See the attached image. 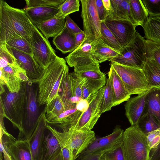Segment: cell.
Instances as JSON below:
<instances>
[{
  "instance_id": "36",
  "label": "cell",
  "mask_w": 160,
  "mask_h": 160,
  "mask_svg": "<svg viewBox=\"0 0 160 160\" xmlns=\"http://www.w3.org/2000/svg\"><path fill=\"white\" fill-rule=\"evenodd\" d=\"M106 81V77L98 80L86 78L82 88V99L87 100L105 86Z\"/></svg>"
},
{
  "instance_id": "46",
  "label": "cell",
  "mask_w": 160,
  "mask_h": 160,
  "mask_svg": "<svg viewBox=\"0 0 160 160\" xmlns=\"http://www.w3.org/2000/svg\"><path fill=\"white\" fill-rule=\"evenodd\" d=\"M149 17L160 16V0H143Z\"/></svg>"
},
{
  "instance_id": "15",
  "label": "cell",
  "mask_w": 160,
  "mask_h": 160,
  "mask_svg": "<svg viewBox=\"0 0 160 160\" xmlns=\"http://www.w3.org/2000/svg\"><path fill=\"white\" fill-rule=\"evenodd\" d=\"M62 131L66 134L70 142L73 160L78 158L96 138L94 132L92 130L84 131L68 128Z\"/></svg>"
},
{
  "instance_id": "48",
  "label": "cell",
  "mask_w": 160,
  "mask_h": 160,
  "mask_svg": "<svg viewBox=\"0 0 160 160\" xmlns=\"http://www.w3.org/2000/svg\"><path fill=\"white\" fill-rule=\"evenodd\" d=\"M96 8L99 18L101 21H104L109 14L104 8L102 0H95Z\"/></svg>"
},
{
  "instance_id": "6",
  "label": "cell",
  "mask_w": 160,
  "mask_h": 160,
  "mask_svg": "<svg viewBox=\"0 0 160 160\" xmlns=\"http://www.w3.org/2000/svg\"><path fill=\"white\" fill-rule=\"evenodd\" d=\"M146 54V39L136 32L133 38L116 57L109 61L111 62L142 69Z\"/></svg>"
},
{
  "instance_id": "21",
  "label": "cell",
  "mask_w": 160,
  "mask_h": 160,
  "mask_svg": "<svg viewBox=\"0 0 160 160\" xmlns=\"http://www.w3.org/2000/svg\"><path fill=\"white\" fill-rule=\"evenodd\" d=\"M108 75L114 97V106L128 100L131 95L126 90L121 78L111 65Z\"/></svg>"
},
{
  "instance_id": "9",
  "label": "cell",
  "mask_w": 160,
  "mask_h": 160,
  "mask_svg": "<svg viewBox=\"0 0 160 160\" xmlns=\"http://www.w3.org/2000/svg\"><path fill=\"white\" fill-rule=\"evenodd\" d=\"M0 154L3 160H32L29 141L19 140L1 129Z\"/></svg>"
},
{
  "instance_id": "53",
  "label": "cell",
  "mask_w": 160,
  "mask_h": 160,
  "mask_svg": "<svg viewBox=\"0 0 160 160\" xmlns=\"http://www.w3.org/2000/svg\"><path fill=\"white\" fill-rule=\"evenodd\" d=\"M102 3L105 9L109 12L111 9L110 0H102Z\"/></svg>"
},
{
  "instance_id": "20",
  "label": "cell",
  "mask_w": 160,
  "mask_h": 160,
  "mask_svg": "<svg viewBox=\"0 0 160 160\" xmlns=\"http://www.w3.org/2000/svg\"><path fill=\"white\" fill-rule=\"evenodd\" d=\"M123 130L116 126L110 134L105 137L96 138L80 155L85 154L111 145L122 139Z\"/></svg>"
},
{
  "instance_id": "23",
  "label": "cell",
  "mask_w": 160,
  "mask_h": 160,
  "mask_svg": "<svg viewBox=\"0 0 160 160\" xmlns=\"http://www.w3.org/2000/svg\"><path fill=\"white\" fill-rule=\"evenodd\" d=\"M42 148V160H51L61 152L57 139L47 128L43 137Z\"/></svg>"
},
{
  "instance_id": "2",
  "label": "cell",
  "mask_w": 160,
  "mask_h": 160,
  "mask_svg": "<svg viewBox=\"0 0 160 160\" xmlns=\"http://www.w3.org/2000/svg\"><path fill=\"white\" fill-rule=\"evenodd\" d=\"M66 62L65 59L58 56L44 70L43 75L37 83L40 106L46 105L59 95L62 80L69 73L68 67Z\"/></svg>"
},
{
  "instance_id": "55",
  "label": "cell",
  "mask_w": 160,
  "mask_h": 160,
  "mask_svg": "<svg viewBox=\"0 0 160 160\" xmlns=\"http://www.w3.org/2000/svg\"><path fill=\"white\" fill-rule=\"evenodd\" d=\"M158 88V89H159L160 90V87L159 88Z\"/></svg>"
},
{
  "instance_id": "12",
  "label": "cell",
  "mask_w": 160,
  "mask_h": 160,
  "mask_svg": "<svg viewBox=\"0 0 160 160\" xmlns=\"http://www.w3.org/2000/svg\"><path fill=\"white\" fill-rule=\"evenodd\" d=\"M104 21L122 48L135 35L137 26L129 20L106 18Z\"/></svg>"
},
{
  "instance_id": "3",
  "label": "cell",
  "mask_w": 160,
  "mask_h": 160,
  "mask_svg": "<svg viewBox=\"0 0 160 160\" xmlns=\"http://www.w3.org/2000/svg\"><path fill=\"white\" fill-rule=\"evenodd\" d=\"M26 82H22L18 92H11L6 87L0 94V115L10 121L19 132L22 131L24 120Z\"/></svg>"
},
{
  "instance_id": "42",
  "label": "cell",
  "mask_w": 160,
  "mask_h": 160,
  "mask_svg": "<svg viewBox=\"0 0 160 160\" xmlns=\"http://www.w3.org/2000/svg\"><path fill=\"white\" fill-rule=\"evenodd\" d=\"M66 0H26L27 8L47 7L59 8Z\"/></svg>"
},
{
  "instance_id": "18",
  "label": "cell",
  "mask_w": 160,
  "mask_h": 160,
  "mask_svg": "<svg viewBox=\"0 0 160 160\" xmlns=\"http://www.w3.org/2000/svg\"><path fill=\"white\" fill-rule=\"evenodd\" d=\"M20 68L8 64L0 68V84L6 86L8 91L11 92H17L20 90L22 82L17 75V72Z\"/></svg>"
},
{
  "instance_id": "40",
  "label": "cell",
  "mask_w": 160,
  "mask_h": 160,
  "mask_svg": "<svg viewBox=\"0 0 160 160\" xmlns=\"http://www.w3.org/2000/svg\"><path fill=\"white\" fill-rule=\"evenodd\" d=\"M102 104V113L110 110L114 107V98L109 78L107 79L104 87Z\"/></svg>"
},
{
  "instance_id": "49",
  "label": "cell",
  "mask_w": 160,
  "mask_h": 160,
  "mask_svg": "<svg viewBox=\"0 0 160 160\" xmlns=\"http://www.w3.org/2000/svg\"><path fill=\"white\" fill-rule=\"evenodd\" d=\"M65 26L74 34L80 32L82 31L71 18L69 15L67 16L65 18Z\"/></svg>"
},
{
  "instance_id": "27",
  "label": "cell",
  "mask_w": 160,
  "mask_h": 160,
  "mask_svg": "<svg viewBox=\"0 0 160 160\" xmlns=\"http://www.w3.org/2000/svg\"><path fill=\"white\" fill-rule=\"evenodd\" d=\"M119 52L104 44L99 38L94 47L93 56L95 62L99 64L114 58Z\"/></svg>"
},
{
  "instance_id": "4",
  "label": "cell",
  "mask_w": 160,
  "mask_h": 160,
  "mask_svg": "<svg viewBox=\"0 0 160 160\" xmlns=\"http://www.w3.org/2000/svg\"><path fill=\"white\" fill-rule=\"evenodd\" d=\"M36 83L30 80L26 82L24 118L22 130L18 136L19 140H29L36 128L41 113Z\"/></svg>"
},
{
  "instance_id": "29",
  "label": "cell",
  "mask_w": 160,
  "mask_h": 160,
  "mask_svg": "<svg viewBox=\"0 0 160 160\" xmlns=\"http://www.w3.org/2000/svg\"><path fill=\"white\" fill-rule=\"evenodd\" d=\"M144 110L149 111L160 125V90L153 88L147 95Z\"/></svg>"
},
{
  "instance_id": "7",
  "label": "cell",
  "mask_w": 160,
  "mask_h": 160,
  "mask_svg": "<svg viewBox=\"0 0 160 160\" xmlns=\"http://www.w3.org/2000/svg\"><path fill=\"white\" fill-rule=\"evenodd\" d=\"M104 87L91 96L87 101L89 105L86 110L71 124L63 128L81 131L91 130L102 112V104Z\"/></svg>"
},
{
  "instance_id": "19",
  "label": "cell",
  "mask_w": 160,
  "mask_h": 160,
  "mask_svg": "<svg viewBox=\"0 0 160 160\" xmlns=\"http://www.w3.org/2000/svg\"><path fill=\"white\" fill-rule=\"evenodd\" d=\"M23 9L32 24L36 27L54 18L59 12V8L47 7L27 8Z\"/></svg>"
},
{
  "instance_id": "17",
  "label": "cell",
  "mask_w": 160,
  "mask_h": 160,
  "mask_svg": "<svg viewBox=\"0 0 160 160\" xmlns=\"http://www.w3.org/2000/svg\"><path fill=\"white\" fill-rule=\"evenodd\" d=\"M47 123L44 110L40 116L36 128L28 140L32 160H42V140Z\"/></svg>"
},
{
  "instance_id": "32",
  "label": "cell",
  "mask_w": 160,
  "mask_h": 160,
  "mask_svg": "<svg viewBox=\"0 0 160 160\" xmlns=\"http://www.w3.org/2000/svg\"><path fill=\"white\" fill-rule=\"evenodd\" d=\"M129 4L135 24L142 26L149 17L142 0H129Z\"/></svg>"
},
{
  "instance_id": "31",
  "label": "cell",
  "mask_w": 160,
  "mask_h": 160,
  "mask_svg": "<svg viewBox=\"0 0 160 160\" xmlns=\"http://www.w3.org/2000/svg\"><path fill=\"white\" fill-rule=\"evenodd\" d=\"M82 112L78 109L77 105L66 110L48 123L55 125L62 129L72 123L79 117Z\"/></svg>"
},
{
  "instance_id": "45",
  "label": "cell",
  "mask_w": 160,
  "mask_h": 160,
  "mask_svg": "<svg viewBox=\"0 0 160 160\" xmlns=\"http://www.w3.org/2000/svg\"><path fill=\"white\" fill-rule=\"evenodd\" d=\"M0 62L5 65L18 66L16 59L8 50L6 43H0Z\"/></svg>"
},
{
  "instance_id": "37",
  "label": "cell",
  "mask_w": 160,
  "mask_h": 160,
  "mask_svg": "<svg viewBox=\"0 0 160 160\" xmlns=\"http://www.w3.org/2000/svg\"><path fill=\"white\" fill-rule=\"evenodd\" d=\"M100 38L103 43L119 52L122 48L115 38L106 25L104 21L101 22L100 27Z\"/></svg>"
},
{
  "instance_id": "33",
  "label": "cell",
  "mask_w": 160,
  "mask_h": 160,
  "mask_svg": "<svg viewBox=\"0 0 160 160\" xmlns=\"http://www.w3.org/2000/svg\"><path fill=\"white\" fill-rule=\"evenodd\" d=\"M74 73L78 78L93 80H98L106 77L101 72L99 64H96L74 68Z\"/></svg>"
},
{
  "instance_id": "1",
  "label": "cell",
  "mask_w": 160,
  "mask_h": 160,
  "mask_svg": "<svg viewBox=\"0 0 160 160\" xmlns=\"http://www.w3.org/2000/svg\"><path fill=\"white\" fill-rule=\"evenodd\" d=\"M33 25L24 9L15 8L0 0V43L19 35L31 43Z\"/></svg>"
},
{
  "instance_id": "52",
  "label": "cell",
  "mask_w": 160,
  "mask_h": 160,
  "mask_svg": "<svg viewBox=\"0 0 160 160\" xmlns=\"http://www.w3.org/2000/svg\"><path fill=\"white\" fill-rule=\"evenodd\" d=\"M17 75L22 82H27L29 80L25 71L20 68L17 71Z\"/></svg>"
},
{
  "instance_id": "43",
  "label": "cell",
  "mask_w": 160,
  "mask_h": 160,
  "mask_svg": "<svg viewBox=\"0 0 160 160\" xmlns=\"http://www.w3.org/2000/svg\"><path fill=\"white\" fill-rule=\"evenodd\" d=\"M146 56L150 57L160 66V43L146 39Z\"/></svg>"
},
{
  "instance_id": "44",
  "label": "cell",
  "mask_w": 160,
  "mask_h": 160,
  "mask_svg": "<svg viewBox=\"0 0 160 160\" xmlns=\"http://www.w3.org/2000/svg\"><path fill=\"white\" fill-rule=\"evenodd\" d=\"M74 96L82 99V88L86 78L77 77L74 72L69 73Z\"/></svg>"
},
{
  "instance_id": "13",
  "label": "cell",
  "mask_w": 160,
  "mask_h": 160,
  "mask_svg": "<svg viewBox=\"0 0 160 160\" xmlns=\"http://www.w3.org/2000/svg\"><path fill=\"white\" fill-rule=\"evenodd\" d=\"M97 40L92 41L85 38L77 48L65 57L69 66L76 68L97 64L95 62L93 56L94 48Z\"/></svg>"
},
{
  "instance_id": "14",
  "label": "cell",
  "mask_w": 160,
  "mask_h": 160,
  "mask_svg": "<svg viewBox=\"0 0 160 160\" xmlns=\"http://www.w3.org/2000/svg\"><path fill=\"white\" fill-rule=\"evenodd\" d=\"M8 50L14 57L18 66L25 71L29 80L37 83L44 70L35 62L32 55L11 48L6 45Z\"/></svg>"
},
{
  "instance_id": "41",
  "label": "cell",
  "mask_w": 160,
  "mask_h": 160,
  "mask_svg": "<svg viewBox=\"0 0 160 160\" xmlns=\"http://www.w3.org/2000/svg\"><path fill=\"white\" fill-rule=\"evenodd\" d=\"M122 139L118 142L110 146L85 154L80 155L78 158V160H99L102 156L105 153L121 145Z\"/></svg>"
},
{
  "instance_id": "39",
  "label": "cell",
  "mask_w": 160,
  "mask_h": 160,
  "mask_svg": "<svg viewBox=\"0 0 160 160\" xmlns=\"http://www.w3.org/2000/svg\"><path fill=\"white\" fill-rule=\"evenodd\" d=\"M79 0H66L59 8V12L55 17L65 18L71 13L79 11Z\"/></svg>"
},
{
  "instance_id": "26",
  "label": "cell",
  "mask_w": 160,
  "mask_h": 160,
  "mask_svg": "<svg viewBox=\"0 0 160 160\" xmlns=\"http://www.w3.org/2000/svg\"><path fill=\"white\" fill-rule=\"evenodd\" d=\"M65 18H54L39 24L37 28L42 33L47 39L54 37L59 33L63 29Z\"/></svg>"
},
{
  "instance_id": "47",
  "label": "cell",
  "mask_w": 160,
  "mask_h": 160,
  "mask_svg": "<svg viewBox=\"0 0 160 160\" xmlns=\"http://www.w3.org/2000/svg\"><path fill=\"white\" fill-rule=\"evenodd\" d=\"M121 146L107 152L99 160H124Z\"/></svg>"
},
{
  "instance_id": "25",
  "label": "cell",
  "mask_w": 160,
  "mask_h": 160,
  "mask_svg": "<svg viewBox=\"0 0 160 160\" xmlns=\"http://www.w3.org/2000/svg\"><path fill=\"white\" fill-rule=\"evenodd\" d=\"M142 69L150 87H160V66L155 60L146 56Z\"/></svg>"
},
{
  "instance_id": "30",
  "label": "cell",
  "mask_w": 160,
  "mask_h": 160,
  "mask_svg": "<svg viewBox=\"0 0 160 160\" xmlns=\"http://www.w3.org/2000/svg\"><path fill=\"white\" fill-rule=\"evenodd\" d=\"M46 128L50 130L57 139L60 146L64 160H73L70 142L66 133L59 132L47 124Z\"/></svg>"
},
{
  "instance_id": "28",
  "label": "cell",
  "mask_w": 160,
  "mask_h": 160,
  "mask_svg": "<svg viewBox=\"0 0 160 160\" xmlns=\"http://www.w3.org/2000/svg\"><path fill=\"white\" fill-rule=\"evenodd\" d=\"M142 26L146 40L160 43V16L149 17Z\"/></svg>"
},
{
  "instance_id": "54",
  "label": "cell",
  "mask_w": 160,
  "mask_h": 160,
  "mask_svg": "<svg viewBox=\"0 0 160 160\" xmlns=\"http://www.w3.org/2000/svg\"><path fill=\"white\" fill-rule=\"evenodd\" d=\"M51 160H64L61 152Z\"/></svg>"
},
{
  "instance_id": "51",
  "label": "cell",
  "mask_w": 160,
  "mask_h": 160,
  "mask_svg": "<svg viewBox=\"0 0 160 160\" xmlns=\"http://www.w3.org/2000/svg\"><path fill=\"white\" fill-rule=\"evenodd\" d=\"M75 46L77 48L83 42L85 39V35L83 31L80 32L75 34Z\"/></svg>"
},
{
  "instance_id": "22",
  "label": "cell",
  "mask_w": 160,
  "mask_h": 160,
  "mask_svg": "<svg viewBox=\"0 0 160 160\" xmlns=\"http://www.w3.org/2000/svg\"><path fill=\"white\" fill-rule=\"evenodd\" d=\"M56 48L63 54L72 52L76 49L75 34L65 26L62 31L53 37Z\"/></svg>"
},
{
  "instance_id": "50",
  "label": "cell",
  "mask_w": 160,
  "mask_h": 160,
  "mask_svg": "<svg viewBox=\"0 0 160 160\" xmlns=\"http://www.w3.org/2000/svg\"><path fill=\"white\" fill-rule=\"evenodd\" d=\"M148 160H160V142L156 147L150 150Z\"/></svg>"
},
{
  "instance_id": "11",
  "label": "cell",
  "mask_w": 160,
  "mask_h": 160,
  "mask_svg": "<svg viewBox=\"0 0 160 160\" xmlns=\"http://www.w3.org/2000/svg\"><path fill=\"white\" fill-rule=\"evenodd\" d=\"M82 6L81 17L82 19L85 38L92 41L101 37V22L97 12L95 0H81Z\"/></svg>"
},
{
  "instance_id": "10",
  "label": "cell",
  "mask_w": 160,
  "mask_h": 160,
  "mask_svg": "<svg viewBox=\"0 0 160 160\" xmlns=\"http://www.w3.org/2000/svg\"><path fill=\"white\" fill-rule=\"evenodd\" d=\"M30 44L33 58L44 70L53 62L58 57L48 39L34 25Z\"/></svg>"
},
{
  "instance_id": "38",
  "label": "cell",
  "mask_w": 160,
  "mask_h": 160,
  "mask_svg": "<svg viewBox=\"0 0 160 160\" xmlns=\"http://www.w3.org/2000/svg\"><path fill=\"white\" fill-rule=\"evenodd\" d=\"M9 47L32 55L31 44L25 39L19 35L14 36L5 41Z\"/></svg>"
},
{
  "instance_id": "16",
  "label": "cell",
  "mask_w": 160,
  "mask_h": 160,
  "mask_svg": "<svg viewBox=\"0 0 160 160\" xmlns=\"http://www.w3.org/2000/svg\"><path fill=\"white\" fill-rule=\"evenodd\" d=\"M152 88L143 93L130 98L125 105V115L131 126L137 125L145 107L147 95Z\"/></svg>"
},
{
  "instance_id": "8",
  "label": "cell",
  "mask_w": 160,
  "mask_h": 160,
  "mask_svg": "<svg viewBox=\"0 0 160 160\" xmlns=\"http://www.w3.org/2000/svg\"><path fill=\"white\" fill-rule=\"evenodd\" d=\"M114 68L122 82L128 93L139 95L151 88L142 69L111 62Z\"/></svg>"
},
{
  "instance_id": "24",
  "label": "cell",
  "mask_w": 160,
  "mask_h": 160,
  "mask_svg": "<svg viewBox=\"0 0 160 160\" xmlns=\"http://www.w3.org/2000/svg\"><path fill=\"white\" fill-rule=\"evenodd\" d=\"M110 2L111 9L107 18L128 20L136 25L132 14L129 0H110Z\"/></svg>"
},
{
  "instance_id": "34",
  "label": "cell",
  "mask_w": 160,
  "mask_h": 160,
  "mask_svg": "<svg viewBox=\"0 0 160 160\" xmlns=\"http://www.w3.org/2000/svg\"><path fill=\"white\" fill-rule=\"evenodd\" d=\"M44 110L48 123L57 118L66 111L64 104L59 95L46 105Z\"/></svg>"
},
{
  "instance_id": "5",
  "label": "cell",
  "mask_w": 160,
  "mask_h": 160,
  "mask_svg": "<svg viewBox=\"0 0 160 160\" xmlns=\"http://www.w3.org/2000/svg\"><path fill=\"white\" fill-rule=\"evenodd\" d=\"M124 160H148L150 152L147 135L137 125L124 131L121 146Z\"/></svg>"
},
{
  "instance_id": "35",
  "label": "cell",
  "mask_w": 160,
  "mask_h": 160,
  "mask_svg": "<svg viewBox=\"0 0 160 160\" xmlns=\"http://www.w3.org/2000/svg\"><path fill=\"white\" fill-rule=\"evenodd\" d=\"M137 125L146 135L150 132L160 128V125L152 114L148 110H144Z\"/></svg>"
}]
</instances>
